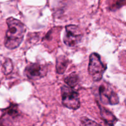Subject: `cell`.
<instances>
[{"label":"cell","mask_w":126,"mask_h":126,"mask_svg":"<svg viewBox=\"0 0 126 126\" xmlns=\"http://www.w3.org/2000/svg\"><path fill=\"white\" fill-rule=\"evenodd\" d=\"M7 30L4 39V45L9 49H14L18 47L23 41L26 27L21 21L9 17L6 20Z\"/></svg>","instance_id":"6da1fadb"},{"label":"cell","mask_w":126,"mask_h":126,"mask_svg":"<svg viewBox=\"0 0 126 126\" xmlns=\"http://www.w3.org/2000/svg\"><path fill=\"white\" fill-rule=\"evenodd\" d=\"M106 70L107 65L102 62L99 54L97 53L91 54L89 57L88 71L92 79L96 82L100 81Z\"/></svg>","instance_id":"7a4b0ae2"},{"label":"cell","mask_w":126,"mask_h":126,"mask_svg":"<svg viewBox=\"0 0 126 126\" xmlns=\"http://www.w3.org/2000/svg\"><path fill=\"white\" fill-rule=\"evenodd\" d=\"M62 101L65 107L71 110H77L80 107L78 93L71 87L63 86L61 88Z\"/></svg>","instance_id":"3957f363"},{"label":"cell","mask_w":126,"mask_h":126,"mask_svg":"<svg viewBox=\"0 0 126 126\" xmlns=\"http://www.w3.org/2000/svg\"><path fill=\"white\" fill-rule=\"evenodd\" d=\"M98 94L101 102L104 104L114 105L119 103V98L117 94L110 85L107 82L102 84L100 86Z\"/></svg>","instance_id":"277c9868"},{"label":"cell","mask_w":126,"mask_h":126,"mask_svg":"<svg viewBox=\"0 0 126 126\" xmlns=\"http://www.w3.org/2000/svg\"><path fill=\"white\" fill-rule=\"evenodd\" d=\"M65 33L63 37V42L69 47L77 45L81 41L82 34L78 26L70 25L66 27Z\"/></svg>","instance_id":"5b68a950"},{"label":"cell","mask_w":126,"mask_h":126,"mask_svg":"<svg viewBox=\"0 0 126 126\" xmlns=\"http://www.w3.org/2000/svg\"><path fill=\"white\" fill-rule=\"evenodd\" d=\"M46 65L39 63H30L25 69V74L30 79L36 80L42 78L47 74Z\"/></svg>","instance_id":"8992f818"},{"label":"cell","mask_w":126,"mask_h":126,"mask_svg":"<svg viewBox=\"0 0 126 126\" xmlns=\"http://www.w3.org/2000/svg\"><path fill=\"white\" fill-rule=\"evenodd\" d=\"M98 105L99 107L100 111V115L103 121L108 126H114V124L117 122V121H118L115 116L111 112L106 109L105 107H102L99 104H98Z\"/></svg>","instance_id":"52a82bcc"},{"label":"cell","mask_w":126,"mask_h":126,"mask_svg":"<svg viewBox=\"0 0 126 126\" xmlns=\"http://www.w3.org/2000/svg\"><path fill=\"white\" fill-rule=\"evenodd\" d=\"M68 65V59L64 55H60L57 59L56 71L58 74L62 75L66 71Z\"/></svg>","instance_id":"ba28073f"},{"label":"cell","mask_w":126,"mask_h":126,"mask_svg":"<svg viewBox=\"0 0 126 126\" xmlns=\"http://www.w3.org/2000/svg\"><path fill=\"white\" fill-rule=\"evenodd\" d=\"M79 81L78 76L76 73H71L68 76H66L65 79V82L69 87H75L78 84Z\"/></svg>","instance_id":"9c48e42d"},{"label":"cell","mask_w":126,"mask_h":126,"mask_svg":"<svg viewBox=\"0 0 126 126\" xmlns=\"http://www.w3.org/2000/svg\"><path fill=\"white\" fill-rule=\"evenodd\" d=\"M13 70V65L12 62L9 59H6L4 62L2 64V71L4 74L6 75H8L10 73L12 72Z\"/></svg>","instance_id":"30bf717a"},{"label":"cell","mask_w":126,"mask_h":126,"mask_svg":"<svg viewBox=\"0 0 126 126\" xmlns=\"http://www.w3.org/2000/svg\"><path fill=\"white\" fill-rule=\"evenodd\" d=\"M81 126H101L96 122L87 118H83L81 120Z\"/></svg>","instance_id":"8fae6325"},{"label":"cell","mask_w":126,"mask_h":126,"mask_svg":"<svg viewBox=\"0 0 126 126\" xmlns=\"http://www.w3.org/2000/svg\"><path fill=\"white\" fill-rule=\"evenodd\" d=\"M126 3V0H119V1H118V2H116V6H118V7H121V6H122L123 5L125 4Z\"/></svg>","instance_id":"7c38bea8"},{"label":"cell","mask_w":126,"mask_h":126,"mask_svg":"<svg viewBox=\"0 0 126 126\" xmlns=\"http://www.w3.org/2000/svg\"><path fill=\"white\" fill-rule=\"evenodd\" d=\"M0 126H3L2 124H0Z\"/></svg>","instance_id":"4fadbf2b"},{"label":"cell","mask_w":126,"mask_h":126,"mask_svg":"<svg viewBox=\"0 0 126 126\" xmlns=\"http://www.w3.org/2000/svg\"><path fill=\"white\" fill-rule=\"evenodd\" d=\"M125 103H126V100H125Z\"/></svg>","instance_id":"5bb4252c"}]
</instances>
